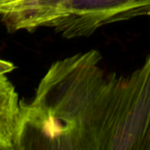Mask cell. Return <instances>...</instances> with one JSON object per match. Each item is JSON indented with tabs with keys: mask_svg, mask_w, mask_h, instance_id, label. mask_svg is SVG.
I'll list each match as a JSON object with an SVG mask.
<instances>
[{
	"mask_svg": "<svg viewBox=\"0 0 150 150\" xmlns=\"http://www.w3.org/2000/svg\"><path fill=\"white\" fill-rule=\"evenodd\" d=\"M22 101L5 74H0V150H17Z\"/></svg>",
	"mask_w": 150,
	"mask_h": 150,
	"instance_id": "cell-3",
	"label": "cell"
},
{
	"mask_svg": "<svg viewBox=\"0 0 150 150\" xmlns=\"http://www.w3.org/2000/svg\"><path fill=\"white\" fill-rule=\"evenodd\" d=\"M149 16H150V15H149Z\"/></svg>",
	"mask_w": 150,
	"mask_h": 150,
	"instance_id": "cell-5",
	"label": "cell"
},
{
	"mask_svg": "<svg viewBox=\"0 0 150 150\" xmlns=\"http://www.w3.org/2000/svg\"><path fill=\"white\" fill-rule=\"evenodd\" d=\"M150 15V0H44L3 23L7 31L52 28L65 38L88 37L109 24Z\"/></svg>",
	"mask_w": 150,
	"mask_h": 150,
	"instance_id": "cell-2",
	"label": "cell"
},
{
	"mask_svg": "<svg viewBox=\"0 0 150 150\" xmlns=\"http://www.w3.org/2000/svg\"><path fill=\"white\" fill-rule=\"evenodd\" d=\"M96 50L56 61L22 102L17 150H150V54L129 76Z\"/></svg>",
	"mask_w": 150,
	"mask_h": 150,
	"instance_id": "cell-1",
	"label": "cell"
},
{
	"mask_svg": "<svg viewBox=\"0 0 150 150\" xmlns=\"http://www.w3.org/2000/svg\"><path fill=\"white\" fill-rule=\"evenodd\" d=\"M16 69V66L11 62L0 60V74H7Z\"/></svg>",
	"mask_w": 150,
	"mask_h": 150,
	"instance_id": "cell-4",
	"label": "cell"
}]
</instances>
